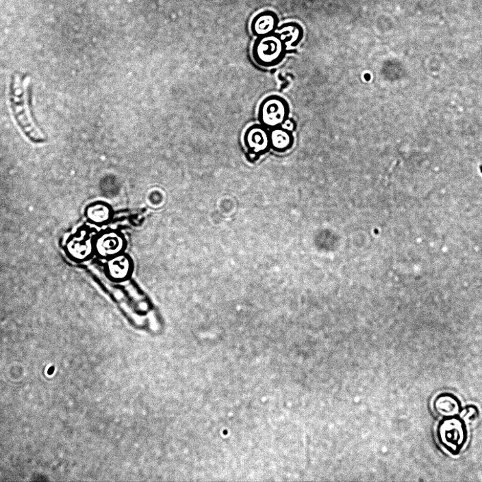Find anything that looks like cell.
I'll return each mask as SVG.
<instances>
[{
    "label": "cell",
    "mask_w": 482,
    "mask_h": 482,
    "mask_svg": "<svg viewBox=\"0 0 482 482\" xmlns=\"http://www.w3.org/2000/svg\"><path fill=\"white\" fill-rule=\"evenodd\" d=\"M10 100L16 121L25 135L33 143L45 142V137L36 126L30 116L23 83L18 76H15L12 79Z\"/></svg>",
    "instance_id": "obj_1"
},
{
    "label": "cell",
    "mask_w": 482,
    "mask_h": 482,
    "mask_svg": "<svg viewBox=\"0 0 482 482\" xmlns=\"http://www.w3.org/2000/svg\"><path fill=\"white\" fill-rule=\"evenodd\" d=\"M286 43L277 32L257 38L252 54L260 68L271 69L280 64L288 53Z\"/></svg>",
    "instance_id": "obj_2"
},
{
    "label": "cell",
    "mask_w": 482,
    "mask_h": 482,
    "mask_svg": "<svg viewBox=\"0 0 482 482\" xmlns=\"http://www.w3.org/2000/svg\"><path fill=\"white\" fill-rule=\"evenodd\" d=\"M468 429L461 416L443 418L436 428L437 442L451 454L457 455L468 441Z\"/></svg>",
    "instance_id": "obj_3"
},
{
    "label": "cell",
    "mask_w": 482,
    "mask_h": 482,
    "mask_svg": "<svg viewBox=\"0 0 482 482\" xmlns=\"http://www.w3.org/2000/svg\"><path fill=\"white\" fill-rule=\"evenodd\" d=\"M290 106L286 99L272 95L263 100L258 109V120L269 130L282 126L290 118Z\"/></svg>",
    "instance_id": "obj_4"
},
{
    "label": "cell",
    "mask_w": 482,
    "mask_h": 482,
    "mask_svg": "<svg viewBox=\"0 0 482 482\" xmlns=\"http://www.w3.org/2000/svg\"><path fill=\"white\" fill-rule=\"evenodd\" d=\"M244 142L250 159L257 161L271 149L270 130L261 124L252 125L246 131Z\"/></svg>",
    "instance_id": "obj_5"
},
{
    "label": "cell",
    "mask_w": 482,
    "mask_h": 482,
    "mask_svg": "<svg viewBox=\"0 0 482 482\" xmlns=\"http://www.w3.org/2000/svg\"><path fill=\"white\" fill-rule=\"evenodd\" d=\"M279 17L270 10L257 14L252 20L251 30L257 38L267 36L277 31L279 27Z\"/></svg>",
    "instance_id": "obj_6"
},
{
    "label": "cell",
    "mask_w": 482,
    "mask_h": 482,
    "mask_svg": "<svg viewBox=\"0 0 482 482\" xmlns=\"http://www.w3.org/2000/svg\"><path fill=\"white\" fill-rule=\"evenodd\" d=\"M434 411L442 418L455 417L461 414V402L451 392H443L437 395L433 404Z\"/></svg>",
    "instance_id": "obj_7"
},
{
    "label": "cell",
    "mask_w": 482,
    "mask_h": 482,
    "mask_svg": "<svg viewBox=\"0 0 482 482\" xmlns=\"http://www.w3.org/2000/svg\"><path fill=\"white\" fill-rule=\"evenodd\" d=\"M270 148L278 153L290 151L294 144V137L292 131L283 126L270 130Z\"/></svg>",
    "instance_id": "obj_8"
},
{
    "label": "cell",
    "mask_w": 482,
    "mask_h": 482,
    "mask_svg": "<svg viewBox=\"0 0 482 482\" xmlns=\"http://www.w3.org/2000/svg\"><path fill=\"white\" fill-rule=\"evenodd\" d=\"M276 32L286 43L288 50L296 48L304 36L302 26L296 22H288L279 27Z\"/></svg>",
    "instance_id": "obj_9"
}]
</instances>
